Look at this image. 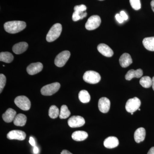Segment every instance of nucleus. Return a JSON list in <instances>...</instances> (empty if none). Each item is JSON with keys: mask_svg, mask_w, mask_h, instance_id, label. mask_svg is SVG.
I'll use <instances>...</instances> for the list:
<instances>
[{"mask_svg": "<svg viewBox=\"0 0 154 154\" xmlns=\"http://www.w3.org/2000/svg\"><path fill=\"white\" fill-rule=\"evenodd\" d=\"M97 49L101 54L107 57H111L113 56V50L109 46L106 44L101 43L99 44L97 47Z\"/></svg>", "mask_w": 154, "mask_h": 154, "instance_id": "ddd939ff", "label": "nucleus"}, {"mask_svg": "<svg viewBox=\"0 0 154 154\" xmlns=\"http://www.w3.org/2000/svg\"><path fill=\"white\" fill-rule=\"evenodd\" d=\"M141 105L140 100L137 97L128 99L125 105V109L129 113H134L139 109Z\"/></svg>", "mask_w": 154, "mask_h": 154, "instance_id": "0eeeda50", "label": "nucleus"}, {"mask_svg": "<svg viewBox=\"0 0 154 154\" xmlns=\"http://www.w3.org/2000/svg\"><path fill=\"white\" fill-rule=\"evenodd\" d=\"M147 154H154V147H152L150 149Z\"/></svg>", "mask_w": 154, "mask_h": 154, "instance_id": "e433bc0d", "label": "nucleus"}, {"mask_svg": "<svg viewBox=\"0 0 154 154\" xmlns=\"http://www.w3.org/2000/svg\"><path fill=\"white\" fill-rule=\"evenodd\" d=\"M62 30V26L60 23H56L53 25L50 29L47 36L46 40L48 42H52L55 41L60 36Z\"/></svg>", "mask_w": 154, "mask_h": 154, "instance_id": "f03ea898", "label": "nucleus"}, {"mask_svg": "<svg viewBox=\"0 0 154 154\" xmlns=\"http://www.w3.org/2000/svg\"><path fill=\"white\" fill-rule=\"evenodd\" d=\"M48 115L50 118L55 119L60 115V110L55 105H52L49 108Z\"/></svg>", "mask_w": 154, "mask_h": 154, "instance_id": "bb28decb", "label": "nucleus"}, {"mask_svg": "<svg viewBox=\"0 0 154 154\" xmlns=\"http://www.w3.org/2000/svg\"><path fill=\"white\" fill-rule=\"evenodd\" d=\"M17 112L15 110L12 108H9L6 110L5 112L3 114V120L8 123L12 122L14 121L16 117Z\"/></svg>", "mask_w": 154, "mask_h": 154, "instance_id": "2eb2a0df", "label": "nucleus"}, {"mask_svg": "<svg viewBox=\"0 0 154 154\" xmlns=\"http://www.w3.org/2000/svg\"><path fill=\"white\" fill-rule=\"evenodd\" d=\"M61 154H72L67 150H63L61 152Z\"/></svg>", "mask_w": 154, "mask_h": 154, "instance_id": "c9c22d12", "label": "nucleus"}, {"mask_svg": "<svg viewBox=\"0 0 154 154\" xmlns=\"http://www.w3.org/2000/svg\"><path fill=\"white\" fill-rule=\"evenodd\" d=\"M72 19L73 21H74V22H77V21L81 19V16H80L79 12L75 11L73 14Z\"/></svg>", "mask_w": 154, "mask_h": 154, "instance_id": "7c9ffc66", "label": "nucleus"}, {"mask_svg": "<svg viewBox=\"0 0 154 154\" xmlns=\"http://www.w3.org/2000/svg\"><path fill=\"white\" fill-rule=\"evenodd\" d=\"M101 79V76L99 73L94 71L86 72L83 76V79L89 84H97L100 82Z\"/></svg>", "mask_w": 154, "mask_h": 154, "instance_id": "7ed1b4c3", "label": "nucleus"}, {"mask_svg": "<svg viewBox=\"0 0 154 154\" xmlns=\"http://www.w3.org/2000/svg\"><path fill=\"white\" fill-rule=\"evenodd\" d=\"M60 88L59 83L55 82L44 86L42 88L41 94L43 96H49L57 92Z\"/></svg>", "mask_w": 154, "mask_h": 154, "instance_id": "20e7f679", "label": "nucleus"}, {"mask_svg": "<svg viewBox=\"0 0 154 154\" xmlns=\"http://www.w3.org/2000/svg\"><path fill=\"white\" fill-rule=\"evenodd\" d=\"M43 65L40 62L30 64L27 68V71L28 74L34 75L38 73L43 69Z\"/></svg>", "mask_w": 154, "mask_h": 154, "instance_id": "f8f14e48", "label": "nucleus"}, {"mask_svg": "<svg viewBox=\"0 0 154 154\" xmlns=\"http://www.w3.org/2000/svg\"><path fill=\"white\" fill-rule=\"evenodd\" d=\"M101 23L100 17L97 15H94L88 19L85 24V28L89 30H95L100 26Z\"/></svg>", "mask_w": 154, "mask_h": 154, "instance_id": "6e6552de", "label": "nucleus"}, {"mask_svg": "<svg viewBox=\"0 0 154 154\" xmlns=\"http://www.w3.org/2000/svg\"><path fill=\"white\" fill-rule=\"evenodd\" d=\"M14 60V56L9 52H2L0 54V60L6 63H10Z\"/></svg>", "mask_w": 154, "mask_h": 154, "instance_id": "5701e85b", "label": "nucleus"}, {"mask_svg": "<svg viewBox=\"0 0 154 154\" xmlns=\"http://www.w3.org/2000/svg\"><path fill=\"white\" fill-rule=\"evenodd\" d=\"M146 130L143 128L141 127L135 131L134 134V140L137 143L143 141L145 138Z\"/></svg>", "mask_w": 154, "mask_h": 154, "instance_id": "6ab92c4d", "label": "nucleus"}, {"mask_svg": "<svg viewBox=\"0 0 154 154\" xmlns=\"http://www.w3.org/2000/svg\"><path fill=\"white\" fill-rule=\"evenodd\" d=\"M26 137V133L24 131L18 130L11 131L7 134V138L9 140H23L25 139Z\"/></svg>", "mask_w": 154, "mask_h": 154, "instance_id": "9d476101", "label": "nucleus"}, {"mask_svg": "<svg viewBox=\"0 0 154 154\" xmlns=\"http://www.w3.org/2000/svg\"><path fill=\"white\" fill-rule=\"evenodd\" d=\"M86 10H87V7L84 5L75 6L74 8V11L77 12H85Z\"/></svg>", "mask_w": 154, "mask_h": 154, "instance_id": "c756f323", "label": "nucleus"}, {"mask_svg": "<svg viewBox=\"0 0 154 154\" xmlns=\"http://www.w3.org/2000/svg\"><path fill=\"white\" fill-rule=\"evenodd\" d=\"M143 44L148 50L154 51V37H146L144 38Z\"/></svg>", "mask_w": 154, "mask_h": 154, "instance_id": "4be33fe9", "label": "nucleus"}, {"mask_svg": "<svg viewBox=\"0 0 154 154\" xmlns=\"http://www.w3.org/2000/svg\"><path fill=\"white\" fill-rule=\"evenodd\" d=\"M152 87L153 90L154 91V76L152 79Z\"/></svg>", "mask_w": 154, "mask_h": 154, "instance_id": "58836bf2", "label": "nucleus"}, {"mask_svg": "<svg viewBox=\"0 0 154 154\" xmlns=\"http://www.w3.org/2000/svg\"><path fill=\"white\" fill-rule=\"evenodd\" d=\"M115 18L117 22H119V23H122V22H124V20L122 18V17L120 16V14H116L115 16Z\"/></svg>", "mask_w": 154, "mask_h": 154, "instance_id": "2f4dec72", "label": "nucleus"}, {"mask_svg": "<svg viewBox=\"0 0 154 154\" xmlns=\"http://www.w3.org/2000/svg\"><path fill=\"white\" fill-rule=\"evenodd\" d=\"M29 142V143L30 144L31 146H35L36 143H35V140H34V138L33 137H30Z\"/></svg>", "mask_w": 154, "mask_h": 154, "instance_id": "72a5a7b5", "label": "nucleus"}, {"mask_svg": "<svg viewBox=\"0 0 154 154\" xmlns=\"http://www.w3.org/2000/svg\"><path fill=\"white\" fill-rule=\"evenodd\" d=\"M79 98L80 101L83 103H88L91 100V96L88 91L86 90H82L79 94Z\"/></svg>", "mask_w": 154, "mask_h": 154, "instance_id": "b1692460", "label": "nucleus"}, {"mask_svg": "<svg viewBox=\"0 0 154 154\" xmlns=\"http://www.w3.org/2000/svg\"><path fill=\"white\" fill-rule=\"evenodd\" d=\"M120 16L122 17V18H123V19L125 20H127L128 19V16L127 15L126 13L124 12V11H122L120 12Z\"/></svg>", "mask_w": 154, "mask_h": 154, "instance_id": "473e14b6", "label": "nucleus"}, {"mask_svg": "<svg viewBox=\"0 0 154 154\" xmlns=\"http://www.w3.org/2000/svg\"><path fill=\"white\" fill-rule=\"evenodd\" d=\"M70 55V52L69 51H64L59 54L54 60L55 65L59 67L63 66L68 60Z\"/></svg>", "mask_w": 154, "mask_h": 154, "instance_id": "423d86ee", "label": "nucleus"}, {"mask_svg": "<svg viewBox=\"0 0 154 154\" xmlns=\"http://www.w3.org/2000/svg\"><path fill=\"white\" fill-rule=\"evenodd\" d=\"M143 75V72L141 69H137L136 70L131 69L127 72L125 75V78L128 81H130L134 78H140Z\"/></svg>", "mask_w": 154, "mask_h": 154, "instance_id": "a211bd4d", "label": "nucleus"}, {"mask_svg": "<svg viewBox=\"0 0 154 154\" xmlns=\"http://www.w3.org/2000/svg\"><path fill=\"white\" fill-rule=\"evenodd\" d=\"M130 3L134 10L137 11L141 8L140 0H130Z\"/></svg>", "mask_w": 154, "mask_h": 154, "instance_id": "cd10ccee", "label": "nucleus"}, {"mask_svg": "<svg viewBox=\"0 0 154 154\" xmlns=\"http://www.w3.org/2000/svg\"><path fill=\"white\" fill-rule=\"evenodd\" d=\"M134 113H131V115H133Z\"/></svg>", "mask_w": 154, "mask_h": 154, "instance_id": "ea45409f", "label": "nucleus"}, {"mask_svg": "<svg viewBox=\"0 0 154 154\" xmlns=\"http://www.w3.org/2000/svg\"><path fill=\"white\" fill-rule=\"evenodd\" d=\"M6 78L5 76L2 74L0 75V93H2L3 89L5 86Z\"/></svg>", "mask_w": 154, "mask_h": 154, "instance_id": "c85d7f7f", "label": "nucleus"}, {"mask_svg": "<svg viewBox=\"0 0 154 154\" xmlns=\"http://www.w3.org/2000/svg\"><path fill=\"white\" fill-rule=\"evenodd\" d=\"M85 123V119L79 116H73L68 120V124L71 128H78L83 126Z\"/></svg>", "mask_w": 154, "mask_h": 154, "instance_id": "1a4fd4ad", "label": "nucleus"}, {"mask_svg": "<svg viewBox=\"0 0 154 154\" xmlns=\"http://www.w3.org/2000/svg\"><path fill=\"white\" fill-rule=\"evenodd\" d=\"M138 110H140V108H139V109H138Z\"/></svg>", "mask_w": 154, "mask_h": 154, "instance_id": "a19ab883", "label": "nucleus"}, {"mask_svg": "<svg viewBox=\"0 0 154 154\" xmlns=\"http://www.w3.org/2000/svg\"><path fill=\"white\" fill-rule=\"evenodd\" d=\"M26 27V23L20 21H10L6 22L4 25L6 32L12 34L19 33L24 30Z\"/></svg>", "mask_w": 154, "mask_h": 154, "instance_id": "f257e3e1", "label": "nucleus"}, {"mask_svg": "<svg viewBox=\"0 0 154 154\" xmlns=\"http://www.w3.org/2000/svg\"><path fill=\"white\" fill-rule=\"evenodd\" d=\"M33 152L35 154H37L38 153V152H39V150H38V147H37V146H34V148H33Z\"/></svg>", "mask_w": 154, "mask_h": 154, "instance_id": "f704fd0d", "label": "nucleus"}, {"mask_svg": "<svg viewBox=\"0 0 154 154\" xmlns=\"http://www.w3.org/2000/svg\"><path fill=\"white\" fill-rule=\"evenodd\" d=\"M14 102L17 107L23 110H29L31 106L30 100L24 96H17L14 100Z\"/></svg>", "mask_w": 154, "mask_h": 154, "instance_id": "39448f33", "label": "nucleus"}, {"mask_svg": "<svg viewBox=\"0 0 154 154\" xmlns=\"http://www.w3.org/2000/svg\"><path fill=\"white\" fill-rule=\"evenodd\" d=\"M141 85L143 88H148L152 86V79L150 77L146 76L143 77L140 81Z\"/></svg>", "mask_w": 154, "mask_h": 154, "instance_id": "393cba45", "label": "nucleus"}, {"mask_svg": "<svg viewBox=\"0 0 154 154\" xmlns=\"http://www.w3.org/2000/svg\"><path fill=\"white\" fill-rule=\"evenodd\" d=\"M110 100L106 97H102L99 99L98 103L99 110L103 113H107L110 110Z\"/></svg>", "mask_w": 154, "mask_h": 154, "instance_id": "9b49d317", "label": "nucleus"}, {"mask_svg": "<svg viewBox=\"0 0 154 154\" xmlns=\"http://www.w3.org/2000/svg\"><path fill=\"white\" fill-rule=\"evenodd\" d=\"M70 114V111L69 110L67 106L66 105H63L61 107L60 112V118L61 119H65L69 117Z\"/></svg>", "mask_w": 154, "mask_h": 154, "instance_id": "a878e982", "label": "nucleus"}, {"mask_svg": "<svg viewBox=\"0 0 154 154\" xmlns=\"http://www.w3.org/2000/svg\"><path fill=\"white\" fill-rule=\"evenodd\" d=\"M99 1H104V0H99Z\"/></svg>", "mask_w": 154, "mask_h": 154, "instance_id": "79ce46f5", "label": "nucleus"}, {"mask_svg": "<svg viewBox=\"0 0 154 154\" xmlns=\"http://www.w3.org/2000/svg\"><path fill=\"white\" fill-rule=\"evenodd\" d=\"M119 144V141L117 138L115 137H109L105 140L104 145L108 149H113L116 147Z\"/></svg>", "mask_w": 154, "mask_h": 154, "instance_id": "4468645a", "label": "nucleus"}, {"mask_svg": "<svg viewBox=\"0 0 154 154\" xmlns=\"http://www.w3.org/2000/svg\"><path fill=\"white\" fill-rule=\"evenodd\" d=\"M88 136V134L85 131H78L73 133L72 137L73 140L76 141H82L86 140Z\"/></svg>", "mask_w": 154, "mask_h": 154, "instance_id": "aec40b11", "label": "nucleus"}, {"mask_svg": "<svg viewBox=\"0 0 154 154\" xmlns=\"http://www.w3.org/2000/svg\"><path fill=\"white\" fill-rule=\"evenodd\" d=\"M151 5L152 10L154 12V0L152 1L151 2Z\"/></svg>", "mask_w": 154, "mask_h": 154, "instance_id": "4c0bfd02", "label": "nucleus"}, {"mask_svg": "<svg viewBox=\"0 0 154 154\" xmlns=\"http://www.w3.org/2000/svg\"><path fill=\"white\" fill-rule=\"evenodd\" d=\"M119 62L120 65L123 68L127 67L133 62L131 56L128 53L122 54L119 58Z\"/></svg>", "mask_w": 154, "mask_h": 154, "instance_id": "f3484780", "label": "nucleus"}, {"mask_svg": "<svg viewBox=\"0 0 154 154\" xmlns=\"http://www.w3.org/2000/svg\"><path fill=\"white\" fill-rule=\"evenodd\" d=\"M28 45L26 42H20L14 45L13 51L17 54H21L25 52L28 49Z\"/></svg>", "mask_w": 154, "mask_h": 154, "instance_id": "dca6fc26", "label": "nucleus"}, {"mask_svg": "<svg viewBox=\"0 0 154 154\" xmlns=\"http://www.w3.org/2000/svg\"><path fill=\"white\" fill-rule=\"evenodd\" d=\"M27 117L22 113H19L16 116L14 120V125L17 126H23L26 124Z\"/></svg>", "mask_w": 154, "mask_h": 154, "instance_id": "412c9836", "label": "nucleus"}]
</instances>
